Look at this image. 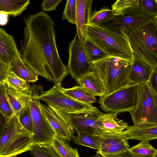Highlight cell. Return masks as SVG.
Returning a JSON list of instances; mask_svg holds the SVG:
<instances>
[{
	"label": "cell",
	"mask_w": 157,
	"mask_h": 157,
	"mask_svg": "<svg viewBox=\"0 0 157 157\" xmlns=\"http://www.w3.org/2000/svg\"><path fill=\"white\" fill-rule=\"evenodd\" d=\"M83 43L85 53L90 63H93L109 56L86 39L84 40Z\"/></svg>",
	"instance_id": "f1b7e54d"
},
{
	"label": "cell",
	"mask_w": 157,
	"mask_h": 157,
	"mask_svg": "<svg viewBox=\"0 0 157 157\" xmlns=\"http://www.w3.org/2000/svg\"><path fill=\"white\" fill-rule=\"evenodd\" d=\"M76 0H67L63 13V20L66 19L70 23L75 24Z\"/></svg>",
	"instance_id": "e575fe53"
},
{
	"label": "cell",
	"mask_w": 157,
	"mask_h": 157,
	"mask_svg": "<svg viewBox=\"0 0 157 157\" xmlns=\"http://www.w3.org/2000/svg\"><path fill=\"white\" fill-rule=\"evenodd\" d=\"M10 71L9 66L0 62V83H4Z\"/></svg>",
	"instance_id": "f35d334b"
},
{
	"label": "cell",
	"mask_w": 157,
	"mask_h": 157,
	"mask_svg": "<svg viewBox=\"0 0 157 157\" xmlns=\"http://www.w3.org/2000/svg\"><path fill=\"white\" fill-rule=\"evenodd\" d=\"M16 115L21 124L33 134V121L28 105L21 110Z\"/></svg>",
	"instance_id": "836d02e7"
},
{
	"label": "cell",
	"mask_w": 157,
	"mask_h": 157,
	"mask_svg": "<svg viewBox=\"0 0 157 157\" xmlns=\"http://www.w3.org/2000/svg\"><path fill=\"white\" fill-rule=\"evenodd\" d=\"M156 21L157 15L151 14L136 7L127 10L123 16L115 17L113 20L101 25L122 30L130 38L137 29Z\"/></svg>",
	"instance_id": "30bf717a"
},
{
	"label": "cell",
	"mask_w": 157,
	"mask_h": 157,
	"mask_svg": "<svg viewBox=\"0 0 157 157\" xmlns=\"http://www.w3.org/2000/svg\"><path fill=\"white\" fill-rule=\"evenodd\" d=\"M121 133L128 140L150 141L157 138V124H144L128 126Z\"/></svg>",
	"instance_id": "e0dca14e"
},
{
	"label": "cell",
	"mask_w": 157,
	"mask_h": 157,
	"mask_svg": "<svg viewBox=\"0 0 157 157\" xmlns=\"http://www.w3.org/2000/svg\"><path fill=\"white\" fill-rule=\"evenodd\" d=\"M148 64L134 55L128 79L131 84L138 85L148 81L152 71Z\"/></svg>",
	"instance_id": "ac0fdd59"
},
{
	"label": "cell",
	"mask_w": 157,
	"mask_h": 157,
	"mask_svg": "<svg viewBox=\"0 0 157 157\" xmlns=\"http://www.w3.org/2000/svg\"><path fill=\"white\" fill-rule=\"evenodd\" d=\"M6 92L14 114L17 115L21 110L28 105L29 94L20 92L6 85Z\"/></svg>",
	"instance_id": "7402d4cb"
},
{
	"label": "cell",
	"mask_w": 157,
	"mask_h": 157,
	"mask_svg": "<svg viewBox=\"0 0 157 157\" xmlns=\"http://www.w3.org/2000/svg\"><path fill=\"white\" fill-rule=\"evenodd\" d=\"M61 82L55 83L47 91L42 90L39 98L48 105L65 113L71 114H89L97 117L102 113L92 105L76 101L62 92Z\"/></svg>",
	"instance_id": "8992f818"
},
{
	"label": "cell",
	"mask_w": 157,
	"mask_h": 157,
	"mask_svg": "<svg viewBox=\"0 0 157 157\" xmlns=\"http://www.w3.org/2000/svg\"><path fill=\"white\" fill-rule=\"evenodd\" d=\"M138 0H118L111 5L112 10L115 17L123 16L131 8L137 7Z\"/></svg>",
	"instance_id": "1f68e13d"
},
{
	"label": "cell",
	"mask_w": 157,
	"mask_h": 157,
	"mask_svg": "<svg viewBox=\"0 0 157 157\" xmlns=\"http://www.w3.org/2000/svg\"><path fill=\"white\" fill-rule=\"evenodd\" d=\"M61 91L72 98L86 104L92 105L97 101L95 97L88 93L81 86H76L70 88H65L62 86Z\"/></svg>",
	"instance_id": "cb8c5ba5"
},
{
	"label": "cell",
	"mask_w": 157,
	"mask_h": 157,
	"mask_svg": "<svg viewBox=\"0 0 157 157\" xmlns=\"http://www.w3.org/2000/svg\"><path fill=\"white\" fill-rule=\"evenodd\" d=\"M101 142L98 155L104 157H111L129 148L127 139L121 133H108L101 134Z\"/></svg>",
	"instance_id": "4fadbf2b"
},
{
	"label": "cell",
	"mask_w": 157,
	"mask_h": 157,
	"mask_svg": "<svg viewBox=\"0 0 157 157\" xmlns=\"http://www.w3.org/2000/svg\"><path fill=\"white\" fill-rule=\"evenodd\" d=\"M69 57L67 67L68 74L76 80L78 79L91 71L93 63L87 58L83 42L80 43L76 35L69 43Z\"/></svg>",
	"instance_id": "8fae6325"
},
{
	"label": "cell",
	"mask_w": 157,
	"mask_h": 157,
	"mask_svg": "<svg viewBox=\"0 0 157 157\" xmlns=\"http://www.w3.org/2000/svg\"><path fill=\"white\" fill-rule=\"evenodd\" d=\"M33 135L13 115L0 135V157H11L29 151L33 145Z\"/></svg>",
	"instance_id": "277c9868"
},
{
	"label": "cell",
	"mask_w": 157,
	"mask_h": 157,
	"mask_svg": "<svg viewBox=\"0 0 157 157\" xmlns=\"http://www.w3.org/2000/svg\"><path fill=\"white\" fill-rule=\"evenodd\" d=\"M77 83L82 86L92 95L101 98L105 95L103 85L98 76L90 71L81 78L76 80Z\"/></svg>",
	"instance_id": "ffe728a7"
},
{
	"label": "cell",
	"mask_w": 157,
	"mask_h": 157,
	"mask_svg": "<svg viewBox=\"0 0 157 157\" xmlns=\"http://www.w3.org/2000/svg\"><path fill=\"white\" fill-rule=\"evenodd\" d=\"M111 157H142L131 153L129 150L124 151L117 155Z\"/></svg>",
	"instance_id": "b9f144b4"
},
{
	"label": "cell",
	"mask_w": 157,
	"mask_h": 157,
	"mask_svg": "<svg viewBox=\"0 0 157 157\" xmlns=\"http://www.w3.org/2000/svg\"><path fill=\"white\" fill-rule=\"evenodd\" d=\"M98 47L107 56L132 63L134 54L129 38L123 31L105 25L88 24L85 39Z\"/></svg>",
	"instance_id": "7a4b0ae2"
},
{
	"label": "cell",
	"mask_w": 157,
	"mask_h": 157,
	"mask_svg": "<svg viewBox=\"0 0 157 157\" xmlns=\"http://www.w3.org/2000/svg\"><path fill=\"white\" fill-rule=\"evenodd\" d=\"M4 83L7 86L20 92L29 94L31 86L29 82L17 76L10 71L6 76Z\"/></svg>",
	"instance_id": "4316f807"
},
{
	"label": "cell",
	"mask_w": 157,
	"mask_h": 157,
	"mask_svg": "<svg viewBox=\"0 0 157 157\" xmlns=\"http://www.w3.org/2000/svg\"><path fill=\"white\" fill-rule=\"evenodd\" d=\"M147 82L157 92V67L152 70Z\"/></svg>",
	"instance_id": "74e56055"
},
{
	"label": "cell",
	"mask_w": 157,
	"mask_h": 157,
	"mask_svg": "<svg viewBox=\"0 0 157 157\" xmlns=\"http://www.w3.org/2000/svg\"><path fill=\"white\" fill-rule=\"evenodd\" d=\"M43 87L40 85L31 86L28 103L32 117L33 127V145L52 144L55 134L41 107L39 95Z\"/></svg>",
	"instance_id": "ba28073f"
},
{
	"label": "cell",
	"mask_w": 157,
	"mask_h": 157,
	"mask_svg": "<svg viewBox=\"0 0 157 157\" xmlns=\"http://www.w3.org/2000/svg\"><path fill=\"white\" fill-rule=\"evenodd\" d=\"M19 56L14 37L0 27V62L10 66L11 62Z\"/></svg>",
	"instance_id": "2e32d148"
},
{
	"label": "cell",
	"mask_w": 157,
	"mask_h": 157,
	"mask_svg": "<svg viewBox=\"0 0 157 157\" xmlns=\"http://www.w3.org/2000/svg\"><path fill=\"white\" fill-rule=\"evenodd\" d=\"M49 106L77 133L87 132L100 134L104 132L98 117L89 114L68 113Z\"/></svg>",
	"instance_id": "7c38bea8"
},
{
	"label": "cell",
	"mask_w": 157,
	"mask_h": 157,
	"mask_svg": "<svg viewBox=\"0 0 157 157\" xmlns=\"http://www.w3.org/2000/svg\"><path fill=\"white\" fill-rule=\"evenodd\" d=\"M129 42L134 55L153 69L157 67V21L136 30Z\"/></svg>",
	"instance_id": "5b68a950"
},
{
	"label": "cell",
	"mask_w": 157,
	"mask_h": 157,
	"mask_svg": "<svg viewBox=\"0 0 157 157\" xmlns=\"http://www.w3.org/2000/svg\"><path fill=\"white\" fill-rule=\"evenodd\" d=\"M137 7L154 15H157L156 0H138Z\"/></svg>",
	"instance_id": "d590c367"
},
{
	"label": "cell",
	"mask_w": 157,
	"mask_h": 157,
	"mask_svg": "<svg viewBox=\"0 0 157 157\" xmlns=\"http://www.w3.org/2000/svg\"><path fill=\"white\" fill-rule=\"evenodd\" d=\"M8 14L3 12H0V25H5L8 22Z\"/></svg>",
	"instance_id": "60d3db41"
},
{
	"label": "cell",
	"mask_w": 157,
	"mask_h": 157,
	"mask_svg": "<svg viewBox=\"0 0 157 157\" xmlns=\"http://www.w3.org/2000/svg\"><path fill=\"white\" fill-rule=\"evenodd\" d=\"M77 134V136H75L73 140L75 144L86 146L97 151L99 149L101 142V134L82 132Z\"/></svg>",
	"instance_id": "d4e9b609"
},
{
	"label": "cell",
	"mask_w": 157,
	"mask_h": 157,
	"mask_svg": "<svg viewBox=\"0 0 157 157\" xmlns=\"http://www.w3.org/2000/svg\"><path fill=\"white\" fill-rule=\"evenodd\" d=\"M137 85L132 84L111 94L100 98L98 102L105 112H129L134 108L137 98Z\"/></svg>",
	"instance_id": "9c48e42d"
},
{
	"label": "cell",
	"mask_w": 157,
	"mask_h": 157,
	"mask_svg": "<svg viewBox=\"0 0 157 157\" xmlns=\"http://www.w3.org/2000/svg\"><path fill=\"white\" fill-rule=\"evenodd\" d=\"M34 157H61L52 144H37L29 151Z\"/></svg>",
	"instance_id": "f546056e"
},
{
	"label": "cell",
	"mask_w": 157,
	"mask_h": 157,
	"mask_svg": "<svg viewBox=\"0 0 157 157\" xmlns=\"http://www.w3.org/2000/svg\"><path fill=\"white\" fill-rule=\"evenodd\" d=\"M29 4V0H0V12L16 17L20 15Z\"/></svg>",
	"instance_id": "603a6c76"
},
{
	"label": "cell",
	"mask_w": 157,
	"mask_h": 157,
	"mask_svg": "<svg viewBox=\"0 0 157 157\" xmlns=\"http://www.w3.org/2000/svg\"><path fill=\"white\" fill-rule=\"evenodd\" d=\"M154 157H157V154H156Z\"/></svg>",
	"instance_id": "ee69618b"
},
{
	"label": "cell",
	"mask_w": 157,
	"mask_h": 157,
	"mask_svg": "<svg viewBox=\"0 0 157 157\" xmlns=\"http://www.w3.org/2000/svg\"><path fill=\"white\" fill-rule=\"evenodd\" d=\"M102 157V156H92V157Z\"/></svg>",
	"instance_id": "7bdbcfd3"
},
{
	"label": "cell",
	"mask_w": 157,
	"mask_h": 157,
	"mask_svg": "<svg viewBox=\"0 0 157 157\" xmlns=\"http://www.w3.org/2000/svg\"><path fill=\"white\" fill-rule=\"evenodd\" d=\"M132 153L142 157H154L157 151L147 141H141L128 149Z\"/></svg>",
	"instance_id": "4dcf8cb0"
},
{
	"label": "cell",
	"mask_w": 157,
	"mask_h": 157,
	"mask_svg": "<svg viewBox=\"0 0 157 157\" xmlns=\"http://www.w3.org/2000/svg\"><path fill=\"white\" fill-rule=\"evenodd\" d=\"M136 105L130 113L134 125L157 124V92L147 82L137 85Z\"/></svg>",
	"instance_id": "52a82bcc"
},
{
	"label": "cell",
	"mask_w": 157,
	"mask_h": 157,
	"mask_svg": "<svg viewBox=\"0 0 157 157\" xmlns=\"http://www.w3.org/2000/svg\"><path fill=\"white\" fill-rule=\"evenodd\" d=\"M132 65L131 62L109 56L93 63L91 71L101 82L104 96L132 84L128 79Z\"/></svg>",
	"instance_id": "3957f363"
},
{
	"label": "cell",
	"mask_w": 157,
	"mask_h": 157,
	"mask_svg": "<svg viewBox=\"0 0 157 157\" xmlns=\"http://www.w3.org/2000/svg\"><path fill=\"white\" fill-rule=\"evenodd\" d=\"M52 145L61 157H79L76 148L72 147L68 141L56 135Z\"/></svg>",
	"instance_id": "484cf974"
},
{
	"label": "cell",
	"mask_w": 157,
	"mask_h": 157,
	"mask_svg": "<svg viewBox=\"0 0 157 157\" xmlns=\"http://www.w3.org/2000/svg\"><path fill=\"white\" fill-rule=\"evenodd\" d=\"M41 110L55 135L70 143L75 137V130L49 105L40 103Z\"/></svg>",
	"instance_id": "5bb4252c"
},
{
	"label": "cell",
	"mask_w": 157,
	"mask_h": 157,
	"mask_svg": "<svg viewBox=\"0 0 157 157\" xmlns=\"http://www.w3.org/2000/svg\"><path fill=\"white\" fill-rule=\"evenodd\" d=\"M9 119L0 112V135L5 127Z\"/></svg>",
	"instance_id": "ab89813d"
},
{
	"label": "cell",
	"mask_w": 157,
	"mask_h": 157,
	"mask_svg": "<svg viewBox=\"0 0 157 157\" xmlns=\"http://www.w3.org/2000/svg\"><path fill=\"white\" fill-rule=\"evenodd\" d=\"M118 113H103L98 116L104 132L120 133L128 127V124L117 118Z\"/></svg>",
	"instance_id": "d6986e66"
},
{
	"label": "cell",
	"mask_w": 157,
	"mask_h": 157,
	"mask_svg": "<svg viewBox=\"0 0 157 157\" xmlns=\"http://www.w3.org/2000/svg\"><path fill=\"white\" fill-rule=\"evenodd\" d=\"M93 1V0H76V35L81 43L85 39L88 25L90 23Z\"/></svg>",
	"instance_id": "9a60e30c"
},
{
	"label": "cell",
	"mask_w": 157,
	"mask_h": 157,
	"mask_svg": "<svg viewBox=\"0 0 157 157\" xmlns=\"http://www.w3.org/2000/svg\"><path fill=\"white\" fill-rule=\"evenodd\" d=\"M23 38L20 56L25 64L38 76L55 83L69 74L59 54L55 23L44 11L24 17Z\"/></svg>",
	"instance_id": "6da1fadb"
},
{
	"label": "cell",
	"mask_w": 157,
	"mask_h": 157,
	"mask_svg": "<svg viewBox=\"0 0 157 157\" xmlns=\"http://www.w3.org/2000/svg\"><path fill=\"white\" fill-rule=\"evenodd\" d=\"M6 88L4 83H0V112L9 118L14 114L8 100Z\"/></svg>",
	"instance_id": "d6a6232c"
},
{
	"label": "cell",
	"mask_w": 157,
	"mask_h": 157,
	"mask_svg": "<svg viewBox=\"0 0 157 157\" xmlns=\"http://www.w3.org/2000/svg\"><path fill=\"white\" fill-rule=\"evenodd\" d=\"M115 17L112 10L105 6L99 10L96 9L91 13L90 22L92 24L100 25L113 20Z\"/></svg>",
	"instance_id": "83f0119b"
},
{
	"label": "cell",
	"mask_w": 157,
	"mask_h": 157,
	"mask_svg": "<svg viewBox=\"0 0 157 157\" xmlns=\"http://www.w3.org/2000/svg\"><path fill=\"white\" fill-rule=\"evenodd\" d=\"M62 1V0H44L41 4V8L45 11H54Z\"/></svg>",
	"instance_id": "8d00e7d4"
},
{
	"label": "cell",
	"mask_w": 157,
	"mask_h": 157,
	"mask_svg": "<svg viewBox=\"0 0 157 157\" xmlns=\"http://www.w3.org/2000/svg\"><path fill=\"white\" fill-rule=\"evenodd\" d=\"M9 68L10 71L29 83L35 82L38 80V75L25 64L20 56L11 62Z\"/></svg>",
	"instance_id": "44dd1931"
}]
</instances>
